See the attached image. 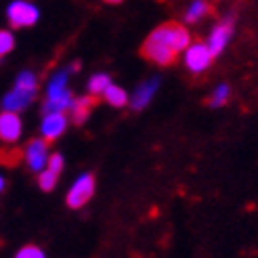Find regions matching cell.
<instances>
[{
    "instance_id": "obj_1",
    "label": "cell",
    "mask_w": 258,
    "mask_h": 258,
    "mask_svg": "<svg viewBox=\"0 0 258 258\" xmlns=\"http://www.w3.org/2000/svg\"><path fill=\"white\" fill-rule=\"evenodd\" d=\"M70 80V70H61L53 74V78L46 84V103H44V113H66L74 105V95L68 88Z\"/></svg>"
},
{
    "instance_id": "obj_2",
    "label": "cell",
    "mask_w": 258,
    "mask_h": 258,
    "mask_svg": "<svg viewBox=\"0 0 258 258\" xmlns=\"http://www.w3.org/2000/svg\"><path fill=\"white\" fill-rule=\"evenodd\" d=\"M151 38H156L158 42L166 44L168 48H172L174 53H185V48L191 44V36L189 32L183 28V25H176V23H166L160 25L158 30L151 32Z\"/></svg>"
},
{
    "instance_id": "obj_3",
    "label": "cell",
    "mask_w": 258,
    "mask_h": 258,
    "mask_svg": "<svg viewBox=\"0 0 258 258\" xmlns=\"http://www.w3.org/2000/svg\"><path fill=\"white\" fill-rule=\"evenodd\" d=\"M93 196H95V176L84 172L72 183L68 196H66V204L72 210H80L93 200Z\"/></svg>"
},
{
    "instance_id": "obj_4",
    "label": "cell",
    "mask_w": 258,
    "mask_h": 258,
    "mask_svg": "<svg viewBox=\"0 0 258 258\" xmlns=\"http://www.w3.org/2000/svg\"><path fill=\"white\" fill-rule=\"evenodd\" d=\"M7 19L11 23V28H32V25L40 19V11L36 5L28 3V0H15L7 9Z\"/></svg>"
},
{
    "instance_id": "obj_5",
    "label": "cell",
    "mask_w": 258,
    "mask_h": 258,
    "mask_svg": "<svg viewBox=\"0 0 258 258\" xmlns=\"http://www.w3.org/2000/svg\"><path fill=\"white\" fill-rule=\"evenodd\" d=\"M23 158H25V164L32 172H42L48 164V141L44 139H32L28 145L23 149Z\"/></svg>"
},
{
    "instance_id": "obj_6",
    "label": "cell",
    "mask_w": 258,
    "mask_h": 258,
    "mask_svg": "<svg viewBox=\"0 0 258 258\" xmlns=\"http://www.w3.org/2000/svg\"><path fill=\"white\" fill-rule=\"evenodd\" d=\"M214 55L210 53V48L206 42H191L185 48V66L193 74H202L204 70L210 68Z\"/></svg>"
},
{
    "instance_id": "obj_7",
    "label": "cell",
    "mask_w": 258,
    "mask_h": 258,
    "mask_svg": "<svg viewBox=\"0 0 258 258\" xmlns=\"http://www.w3.org/2000/svg\"><path fill=\"white\" fill-rule=\"evenodd\" d=\"M231 36H233V17H227L223 23H218L212 28L210 36H208V48H210V53L216 57V55H221L225 46L229 44L231 40Z\"/></svg>"
},
{
    "instance_id": "obj_8",
    "label": "cell",
    "mask_w": 258,
    "mask_h": 258,
    "mask_svg": "<svg viewBox=\"0 0 258 258\" xmlns=\"http://www.w3.org/2000/svg\"><path fill=\"white\" fill-rule=\"evenodd\" d=\"M23 133V122L19 118V113L13 111H3L0 113V141L3 143H17Z\"/></svg>"
},
{
    "instance_id": "obj_9",
    "label": "cell",
    "mask_w": 258,
    "mask_h": 258,
    "mask_svg": "<svg viewBox=\"0 0 258 258\" xmlns=\"http://www.w3.org/2000/svg\"><path fill=\"white\" fill-rule=\"evenodd\" d=\"M143 57H147L153 63H158V66H170V63L176 59V53L166 44L158 42L156 38L149 36L145 40V44H143Z\"/></svg>"
},
{
    "instance_id": "obj_10",
    "label": "cell",
    "mask_w": 258,
    "mask_h": 258,
    "mask_svg": "<svg viewBox=\"0 0 258 258\" xmlns=\"http://www.w3.org/2000/svg\"><path fill=\"white\" fill-rule=\"evenodd\" d=\"M68 131V115L66 113H44L40 124V135L44 141H57Z\"/></svg>"
},
{
    "instance_id": "obj_11",
    "label": "cell",
    "mask_w": 258,
    "mask_h": 258,
    "mask_svg": "<svg viewBox=\"0 0 258 258\" xmlns=\"http://www.w3.org/2000/svg\"><path fill=\"white\" fill-rule=\"evenodd\" d=\"M158 88H160V78H149L145 82H141L137 86V90L133 93L131 103H128V105H131L135 111L147 107L149 103H151V99H153V95L158 93Z\"/></svg>"
},
{
    "instance_id": "obj_12",
    "label": "cell",
    "mask_w": 258,
    "mask_h": 258,
    "mask_svg": "<svg viewBox=\"0 0 258 258\" xmlns=\"http://www.w3.org/2000/svg\"><path fill=\"white\" fill-rule=\"evenodd\" d=\"M34 97L36 95H30V93H25V90H19V88L13 86V90H11V93H7L5 99H3V111L19 113V111H23L25 107L30 105Z\"/></svg>"
},
{
    "instance_id": "obj_13",
    "label": "cell",
    "mask_w": 258,
    "mask_h": 258,
    "mask_svg": "<svg viewBox=\"0 0 258 258\" xmlns=\"http://www.w3.org/2000/svg\"><path fill=\"white\" fill-rule=\"evenodd\" d=\"M103 97H105V101L109 103L111 107H124V105L131 103V97H128L126 90L122 86H118V84H113V82L107 86V90L103 93Z\"/></svg>"
},
{
    "instance_id": "obj_14",
    "label": "cell",
    "mask_w": 258,
    "mask_h": 258,
    "mask_svg": "<svg viewBox=\"0 0 258 258\" xmlns=\"http://www.w3.org/2000/svg\"><path fill=\"white\" fill-rule=\"evenodd\" d=\"M93 97H80V99H74V105H72V118L76 124H82L86 118H88V113L90 109H93Z\"/></svg>"
},
{
    "instance_id": "obj_15",
    "label": "cell",
    "mask_w": 258,
    "mask_h": 258,
    "mask_svg": "<svg viewBox=\"0 0 258 258\" xmlns=\"http://www.w3.org/2000/svg\"><path fill=\"white\" fill-rule=\"evenodd\" d=\"M111 84V78L107 74H103V72H99V74H95V76H90V80H88V93L93 95V97H97V95H103L107 90V86Z\"/></svg>"
},
{
    "instance_id": "obj_16",
    "label": "cell",
    "mask_w": 258,
    "mask_h": 258,
    "mask_svg": "<svg viewBox=\"0 0 258 258\" xmlns=\"http://www.w3.org/2000/svg\"><path fill=\"white\" fill-rule=\"evenodd\" d=\"M15 88L25 90V93H30V95H36V90H38V78H36L32 72H21L17 76V80H15Z\"/></svg>"
},
{
    "instance_id": "obj_17",
    "label": "cell",
    "mask_w": 258,
    "mask_h": 258,
    "mask_svg": "<svg viewBox=\"0 0 258 258\" xmlns=\"http://www.w3.org/2000/svg\"><path fill=\"white\" fill-rule=\"evenodd\" d=\"M208 11H210V5L206 3V0H196V3H191V7L185 13V21H189V23L200 21Z\"/></svg>"
},
{
    "instance_id": "obj_18",
    "label": "cell",
    "mask_w": 258,
    "mask_h": 258,
    "mask_svg": "<svg viewBox=\"0 0 258 258\" xmlns=\"http://www.w3.org/2000/svg\"><path fill=\"white\" fill-rule=\"evenodd\" d=\"M61 174L53 172V170H48L44 168L42 172H38V187H40L42 191H53L57 187V180H59Z\"/></svg>"
},
{
    "instance_id": "obj_19",
    "label": "cell",
    "mask_w": 258,
    "mask_h": 258,
    "mask_svg": "<svg viewBox=\"0 0 258 258\" xmlns=\"http://www.w3.org/2000/svg\"><path fill=\"white\" fill-rule=\"evenodd\" d=\"M229 95H231L229 86H227V84H218V86L214 88L212 97H210V105H212V107H223L225 103L229 101Z\"/></svg>"
},
{
    "instance_id": "obj_20",
    "label": "cell",
    "mask_w": 258,
    "mask_h": 258,
    "mask_svg": "<svg viewBox=\"0 0 258 258\" xmlns=\"http://www.w3.org/2000/svg\"><path fill=\"white\" fill-rule=\"evenodd\" d=\"M13 258H46V252L40 248V246H34V243H28L15 252Z\"/></svg>"
},
{
    "instance_id": "obj_21",
    "label": "cell",
    "mask_w": 258,
    "mask_h": 258,
    "mask_svg": "<svg viewBox=\"0 0 258 258\" xmlns=\"http://www.w3.org/2000/svg\"><path fill=\"white\" fill-rule=\"evenodd\" d=\"M15 48V36L9 30H0V57H5L7 53Z\"/></svg>"
},
{
    "instance_id": "obj_22",
    "label": "cell",
    "mask_w": 258,
    "mask_h": 258,
    "mask_svg": "<svg viewBox=\"0 0 258 258\" xmlns=\"http://www.w3.org/2000/svg\"><path fill=\"white\" fill-rule=\"evenodd\" d=\"M63 166H66V160H63V156H61V153H50V158H48L46 168H48V170H53V172H57V174H61Z\"/></svg>"
},
{
    "instance_id": "obj_23",
    "label": "cell",
    "mask_w": 258,
    "mask_h": 258,
    "mask_svg": "<svg viewBox=\"0 0 258 258\" xmlns=\"http://www.w3.org/2000/svg\"><path fill=\"white\" fill-rule=\"evenodd\" d=\"M5 187H7V180H5V176H3V174H0V193L5 191Z\"/></svg>"
},
{
    "instance_id": "obj_24",
    "label": "cell",
    "mask_w": 258,
    "mask_h": 258,
    "mask_svg": "<svg viewBox=\"0 0 258 258\" xmlns=\"http://www.w3.org/2000/svg\"><path fill=\"white\" fill-rule=\"evenodd\" d=\"M107 5H118V3H122V0H105Z\"/></svg>"
}]
</instances>
